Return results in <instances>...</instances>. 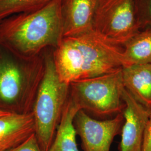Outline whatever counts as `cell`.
Returning <instances> with one entry per match:
<instances>
[{"instance_id": "1", "label": "cell", "mask_w": 151, "mask_h": 151, "mask_svg": "<svg viewBox=\"0 0 151 151\" xmlns=\"http://www.w3.org/2000/svg\"><path fill=\"white\" fill-rule=\"evenodd\" d=\"M60 80L67 84L113 73L124 67L123 47L93 30L64 37L53 49Z\"/></svg>"}, {"instance_id": "2", "label": "cell", "mask_w": 151, "mask_h": 151, "mask_svg": "<svg viewBox=\"0 0 151 151\" xmlns=\"http://www.w3.org/2000/svg\"><path fill=\"white\" fill-rule=\"evenodd\" d=\"M62 0H51L42 7L0 21V44L24 59L55 48L63 37Z\"/></svg>"}, {"instance_id": "3", "label": "cell", "mask_w": 151, "mask_h": 151, "mask_svg": "<svg viewBox=\"0 0 151 151\" xmlns=\"http://www.w3.org/2000/svg\"><path fill=\"white\" fill-rule=\"evenodd\" d=\"M44 72L42 53L24 59L0 44V110L20 115L32 113Z\"/></svg>"}, {"instance_id": "4", "label": "cell", "mask_w": 151, "mask_h": 151, "mask_svg": "<svg viewBox=\"0 0 151 151\" xmlns=\"http://www.w3.org/2000/svg\"><path fill=\"white\" fill-rule=\"evenodd\" d=\"M53 49L49 48L42 52L44 72L32 112L35 125L34 133L43 151H48L52 144L70 96V85L60 80L56 70Z\"/></svg>"}, {"instance_id": "5", "label": "cell", "mask_w": 151, "mask_h": 151, "mask_svg": "<svg viewBox=\"0 0 151 151\" xmlns=\"http://www.w3.org/2000/svg\"><path fill=\"white\" fill-rule=\"evenodd\" d=\"M122 68L113 73L70 84V97L87 114L105 119L123 113Z\"/></svg>"}, {"instance_id": "6", "label": "cell", "mask_w": 151, "mask_h": 151, "mask_svg": "<svg viewBox=\"0 0 151 151\" xmlns=\"http://www.w3.org/2000/svg\"><path fill=\"white\" fill-rule=\"evenodd\" d=\"M92 30L123 47L141 30L136 0H98Z\"/></svg>"}, {"instance_id": "7", "label": "cell", "mask_w": 151, "mask_h": 151, "mask_svg": "<svg viewBox=\"0 0 151 151\" xmlns=\"http://www.w3.org/2000/svg\"><path fill=\"white\" fill-rule=\"evenodd\" d=\"M123 123V113L110 119L98 120L80 110L74 119L83 151H110L114 138L121 133Z\"/></svg>"}, {"instance_id": "8", "label": "cell", "mask_w": 151, "mask_h": 151, "mask_svg": "<svg viewBox=\"0 0 151 151\" xmlns=\"http://www.w3.org/2000/svg\"><path fill=\"white\" fill-rule=\"evenodd\" d=\"M122 95L125 107L119 151H142L143 135L151 110L138 103L124 87Z\"/></svg>"}, {"instance_id": "9", "label": "cell", "mask_w": 151, "mask_h": 151, "mask_svg": "<svg viewBox=\"0 0 151 151\" xmlns=\"http://www.w3.org/2000/svg\"><path fill=\"white\" fill-rule=\"evenodd\" d=\"M97 1L62 0L63 38L92 30Z\"/></svg>"}, {"instance_id": "10", "label": "cell", "mask_w": 151, "mask_h": 151, "mask_svg": "<svg viewBox=\"0 0 151 151\" xmlns=\"http://www.w3.org/2000/svg\"><path fill=\"white\" fill-rule=\"evenodd\" d=\"M35 133L32 113L0 116V151H9Z\"/></svg>"}, {"instance_id": "11", "label": "cell", "mask_w": 151, "mask_h": 151, "mask_svg": "<svg viewBox=\"0 0 151 151\" xmlns=\"http://www.w3.org/2000/svg\"><path fill=\"white\" fill-rule=\"evenodd\" d=\"M124 88L138 102L151 110V63L122 68Z\"/></svg>"}, {"instance_id": "12", "label": "cell", "mask_w": 151, "mask_h": 151, "mask_svg": "<svg viewBox=\"0 0 151 151\" xmlns=\"http://www.w3.org/2000/svg\"><path fill=\"white\" fill-rule=\"evenodd\" d=\"M79 110L69 96L48 151H80L76 142L77 132L74 125V119Z\"/></svg>"}, {"instance_id": "13", "label": "cell", "mask_w": 151, "mask_h": 151, "mask_svg": "<svg viewBox=\"0 0 151 151\" xmlns=\"http://www.w3.org/2000/svg\"><path fill=\"white\" fill-rule=\"evenodd\" d=\"M124 67L151 63V27L142 29L123 45Z\"/></svg>"}, {"instance_id": "14", "label": "cell", "mask_w": 151, "mask_h": 151, "mask_svg": "<svg viewBox=\"0 0 151 151\" xmlns=\"http://www.w3.org/2000/svg\"><path fill=\"white\" fill-rule=\"evenodd\" d=\"M51 0H0V21L24 12L39 9Z\"/></svg>"}, {"instance_id": "15", "label": "cell", "mask_w": 151, "mask_h": 151, "mask_svg": "<svg viewBox=\"0 0 151 151\" xmlns=\"http://www.w3.org/2000/svg\"><path fill=\"white\" fill-rule=\"evenodd\" d=\"M140 30L151 27V0H136Z\"/></svg>"}, {"instance_id": "16", "label": "cell", "mask_w": 151, "mask_h": 151, "mask_svg": "<svg viewBox=\"0 0 151 151\" xmlns=\"http://www.w3.org/2000/svg\"><path fill=\"white\" fill-rule=\"evenodd\" d=\"M9 151H43V150L38 143L35 133H34L20 145Z\"/></svg>"}, {"instance_id": "17", "label": "cell", "mask_w": 151, "mask_h": 151, "mask_svg": "<svg viewBox=\"0 0 151 151\" xmlns=\"http://www.w3.org/2000/svg\"><path fill=\"white\" fill-rule=\"evenodd\" d=\"M142 151H151V114L143 135Z\"/></svg>"}, {"instance_id": "18", "label": "cell", "mask_w": 151, "mask_h": 151, "mask_svg": "<svg viewBox=\"0 0 151 151\" xmlns=\"http://www.w3.org/2000/svg\"><path fill=\"white\" fill-rule=\"evenodd\" d=\"M8 114H10V113H6V112H4V111H2L0 110V116H5V115H8Z\"/></svg>"}]
</instances>
